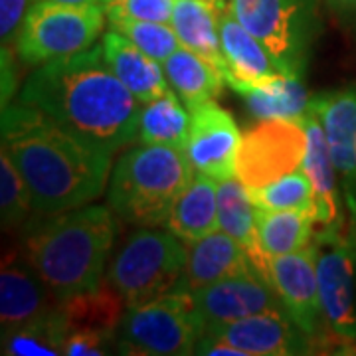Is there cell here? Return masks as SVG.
<instances>
[{"instance_id": "6da1fadb", "label": "cell", "mask_w": 356, "mask_h": 356, "mask_svg": "<svg viewBox=\"0 0 356 356\" xmlns=\"http://www.w3.org/2000/svg\"><path fill=\"white\" fill-rule=\"evenodd\" d=\"M18 102L111 154L139 133L143 103L111 72L103 44L38 65L24 81Z\"/></svg>"}, {"instance_id": "7a4b0ae2", "label": "cell", "mask_w": 356, "mask_h": 356, "mask_svg": "<svg viewBox=\"0 0 356 356\" xmlns=\"http://www.w3.org/2000/svg\"><path fill=\"white\" fill-rule=\"evenodd\" d=\"M2 151L26 180L36 216L60 214L99 198L113 156L22 102L2 109Z\"/></svg>"}, {"instance_id": "3957f363", "label": "cell", "mask_w": 356, "mask_h": 356, "mask_svg": "<svg viewBox=\"0 0 356 356\" xmlns=\"http://www.w3.org/2000/svg\"><path fill=\"white\" fill-rule=\"evenodd\" d=\"M117 229L113 210L97 204L40 216L26 226L22 255L62 301L102 287Z\"/></svg>"}, {"instance_id": "277c9868", "label": "cell", "mask_w": 356, "mask_h": 356, "mask_svg": "<svg viewBox=\"0 0 356 356\" xmlns=\"http://www.w3.org/2000/svg\"><path fill=\"white\" fill-rule=\"evenodd\" d=\"M194 175L196 170L184 149L140 143L113 168L107 204L125 224L139 228L165 226Z\"/></svg>"}, {"instance_id": "5b68a950", "label": "cell", "mask_w": 356, "mask_h": 356, "mask_svg": "<svg viewBox=\"0 0 356 356\" xmlns=\"http://www.w3.org/2000/svg\"><path fill=\"white\" fill-rule=\"evenodd\" d=\"M188 243L170 229L140 228L133 232L107 267L105 281L127 307L163 297L182 280Z\"/></svg>"}, {"instance_id": "8992f818", "label": "cell", "mask_w": 356, "mask_h": 356, "mask_svg": "<svg viewBox=\"0 0 356 356\" xmlns=\"http://www.w3.org/2000/svg\"><path fill=\"white\" fill-rule=\"evenodd\" d=\"M321 0H228V10L264 44L281 74L303 77L321 34Z\"/></svg>"}, {"instance_id": "52a82bcc", "label": "cell", "mask_w": 356, "mask_h": 356, "mask_svg": "<svg viewBox=\"0 0 356 356\" xmlns=\"http://www.w3.org/2000/svg\"><path fill=\"white\" fill-rule=\"evenodd\" d=\"M202 334L204 323L192 295L172 289L154 301L125 309L117 327V350L121 355H194Z\"/></svg>"}, {"instance_id": "ba28073f", "label": "cell", "mask_w": 356, "mask_h": 356, "mask_svg": "<svg viewBox=\"0 0 356 356\" xmlns=\"http://www.w3.org/2000/svg\"><path fill=\"white\" fill-rule=\"evenodd\" d=\"M105 4H64L38 0L24 18L14 50L26 65H42L51 60L88 50L102 36Z\"/></svg>"}, {"instance_id": "9c48e42d", "label": "cell", "mask_w": 356, "mask_h": 356, "mask_svg": "<svg viewBox=\"0 0 356 356\" xmlns=\"http://www.w3.org/2000/svg\"><path fill=\"white\" fill-rule=\"evenodd\" d=\"M323 327L339 343H356V218L315 234Z\"/></svg>"}, {"instance_id": "30bf717a", "label": "cell", "mask_w": 356, "mask_h": 356, "mask_svg": "<svg viewBox=\"0 0 356 356\" xmlns=\"http://www.w3.org/2000/svg\"><path fill=\"white\" fill-rule=\"evenodd\" d=\"M307 135L301 119H261L245 131L236 159V177L257 188L301 168Z\"/></svg>"}, {"instance_id": "8fae6325", "label": "cell", "mask_w": 356, "mask_h": 356, "mask_svg": "<svg viewBox=\"0 0 356 356\" xmlns=\"http://www.w3.org/2000/svg\"><path fill=\"white\" fill-rule=\"evenodd\" d=\"M264 275L280 297L291 321L309 334L317 337L323 325L317 281V245L315 240L305 250L267 257Z\"/></svg>"}, {"instance_id": "7c38bea8", "label": "cell", "mask_w": 356, "mask_h": 356, "mask_svg": "<svg viewBox=\"0 0 356 356\" xmlns=\"http://www.w3.org/2000/svg\"><path fill=\"white\" fill-rule=\"evenodd\" d=\"M191 295L204 329L257 313L285 311L273 285L255 266L238 275L196 289Z\"/></svg>"}, {"instance_id": "4fadbf2b", "label": "cell", "mask_w": 356, "mask_h": 356, "mask_svg": "<svg viewBox=\"0 0 356 356\" xmlns=\"http://www.w3.org/2000/svg\"><path fill=\"white\" fill-rule=\"evenodd\" d=\"M242 145V133L234 117L214 99L191 111V137L186 154L196 172L222 182L236 177V159Z\"/></svg>"}, {"instance_id": "5bb4252c", "label": "cell", "mask_w": 356, "mask_h": 356, "mask_svg": "<svg viewBox=\"0 0 356 356\" xmlns=\"http://www.w3.org/2000/svg\"><path fill=\"white\" fill-rule=\"evenodd\" d=\"M206 337L232 344L243 356H289L311 353V337L285 311H267L204 329Z\"/></svg>"}, {"instance_id": "9a60e30c", "label": "cell", "mask_w": 356, "mask_h": 356, "mask_svg": "<svg viewBox=\"0 0 356 356\" xmlns=\"http://www.w3.org/2000/svg\"><path fill=\"white\" fill-rule=\"evenodd\" d=\"M58 299L48 291L22 254L4 255L0 271V325L2 337L50 313Z\"/></svg>"}, {"instance_id": "2e32d148", "label": "cell", "mask_w": 356, "mask_h": 356, "mask_svg": "<svg viewBox=\"0 0 356 356\" xmlns=\"http://www.w3.org/2000/svg\"><path fill=\"white\" fill-rule=\"evenodd\" d=\"M218 28L226 60V83L238 95L285 76L273 64L264 44L248 28H243L228 8L218 16Z\"/></svg>"}, {"instance_id": "e0dca14e", "label": "cell", "mask_w": 356, "mask_h": 356, "mask_svg": "<svg viewBox=\"0 0 356 356\" xmlns=\"http://www.w3.org/2000/svg\"><path fill=\"white\" fill-rule=\"evenodd\" d=\"M301 123L305 127L307 135V151L301 168L313 186L317 226L321 228L339 226L343 224V204H341V194H339V184H337L339 172L332 163L325 129L318 115L311 107L301 117Z\"/></svg>"}, {"instance_id": "ac0fdd59", "label": "cell", "mask_w": 356, "mask_h": 356, "mask_svg": "<svg viewBox=\"0 0 356 356\" xmlns=\"http://www.w3.org/2000/svg\"><path fill=\"white\" fill-rule=\"evenodd\" d=\"M309 107L323 123L339 177L356 186V83L321 93Z\"/></svg>"}, {"instance_id": "d6986e66", "label": "cell", "mask_w": 356, "mask_h": 356, "mask_svg": "<svg viewBox=\"0 0 356 356\" xmlns=\"http://www.w3.org/2000/svg\"><path fill=\"white\" fill-rule=\"evenodd\" d=\"M254 266L248 252L229 234L216 229L188 243V259L177 289L196 291L216 281L238 275Z\"/></svg>"}, {"instance_id": "ffe728a7", "label": "cell", "mask_w": 356, "mask_h": 356, "mask_svg": "<svg viewBox=\"0 0 356 356\" xmlns=\"http://www.w3.org/2000/svg\"><path fill=\"white\" fill-rule=\"evenodd\" d=\"M103 54L115 76L119 77L127 89L143 105L159 99L168 91V79L161 62L143 51L123 34L109 28L103 34Z\"/></svg>"}, {"instance_id": "44dd1931", "label": "cell", "mask_w": 356, "mask_h": 356, "mask_svg": "<svg viewBox=\"0 0 356 356\" xmlns=\"http://www.w3.org/2000/svg\"><path fill=\"white\" fill-rule=\"evenodd\" d=\"M220 13L222 10L212 0H175L170 24L180 40V46L210 62L226 79V60L218 28Z\"/></svg>"}, {"instance_id": "7402d4cb", "label": "cell", "mask_w": 356, "mask_h": 356, "mask_svg": "<svg viewBox=\"0 0 356 356\" xmlns=\"http://www.w3.org/2000/svg\"><path fill=\"white\" fill-rule=\"evenodd\" d=\"M165 226L186 243L198 242L220 229L218 180L196 172L188 188L178 196Z\"/></svg>"}, {"instance_id": "603a6c76", "label": "cell", "mask_w": 356, "mask_h": 356, "mask_svg": "<svg viewBox=\"0 0 356 356\" xmlns=\"http://www.w3.org/2000/svg\"><path fill=\"white\" fill-rule=\"evenodd\" d=\"M218 222L220 229L240 243L252 264L264 273L267 257L257 245V206L238 177L218 182Z\"/></svg>"}, {"instance_id": "cb8c5ba5", "label": "cell", "mask_w": 356, "mask_h": 356, "mask_svg": "<svg viewBox=\"0 0 356 356\" xmlns=\"http://www.w3.org/2000/svg\"><path fill=\"white\" fill-rule=\"evenodd\" d=\"M315 210H259L257 245L266 257L305 250L315 240Z\"/></svg>"}, {"instance_id": "d4e9b609", "label": "cell", "mask_w": 356, "mask_h": 356, "mask_svg": "<svg viewBox=\"0 0 356 356\" xmlns=\"http://www.w3.org/2000/svg\"><path fill=\"white\" fill-rule=\"evenodd\" d=\"M165 74L170 88L186 103L188 111L222 93L226 79L210 62L180 46L166 62Z\"/></svg>"}, {"instance_id": "484cf974", "label": "cell", "mask_w": 356, "mask_h": 356, "mask_svg": "<svg viewBox=\"0 0 356 356\" xmlns=\"http://www.w3.org/2000/svg\"><path fill=\"white\" fill-rule=\"evenodd\" d=\"M60 313L67 325V334L74 331H113L127 309L121 295L105 281L99 289L79 293L58 301Z\"/></svg>"}, {"instance_id": "4316f807", "label": "cell", "mask_w": 356, "mask_h": 356, "mask_svg": "<svg viewBox=\"0 0 356 356\" xmlns=\"http://www.w3.org/2000/svg\"><path fill=\"white\" fill-rule=\"evenodd\" d=\"M175 89L147 103L140 111L137 139L145 145H166L186 149L191 137V113L184 109Z\"/></svg>"}, {"instance_id": "83f0119b", "label": "cell", "mask_w": 356, "mask_h": 356, "mask_svg": "<svg viewBox=\"0 0 356 356\" xmlns=\"http://www.w3.org/2000/svg\"><path fill=\"white\" fill-rule=\"evenodd\" d=\"M250 113L261 119H301L309 111V93L301 77L281 76L261 88L240 93Z\"/></svg>"}, {"instance_id": "f1b7e54d", "label": "cell", "mask_w": 356, "mask_h": 356, "mask_svg": "<svg viewBox=\"0 0 356 356\" xmlns=\"http://www.w3.org/2000/svg\"><path fill=\"white\" fill-rule=\"evenodd\" d=\"M67 325L58 303L50 313L2 337V355L10 356H58L64 355Z\"/></svg>"}, {"instance_id": "f546056e", "label": "cell", "mask_w": 356, "mask_h": 356, "mask_svg": "<svg viewBox=\"0 0 356 356\" xmlns=\"http://www.w3.org/2000/svg\"><path fill=\"white\" fill-rule=\"evenodd\" d=\"M248 191L259 210H315L313 186L303 168Z\"/></svg>"}, {"instance_id": "4dcf8cb0", "label": "cell", "mask_w": 356, "mask_h": 356, "mask_svg": "<svg viewBox=\"0 0 356 356\" xmlns=\"http://www.w3.org/2000/svg\"><path fill=\"white\" fill-rule=\"evenodd\" d=\"M34 212L28 184L6 151L0 149V220L4 228L24 226Z\"/></svg>"}, {"instance_id": "1f68e13d", "label": "cell", "mask_w": 356, "mask_h": 356, "mask_svg": "<svg viewBox=\"0 0 356 356\" xmlns=\"http://www.w3.org/2000/svg\"><path fill=\"white\" fill-rule=\"evenodd\" d=\"M109 28L123 34L140 50L153 56L156 62H166L180 48V40L172 24L165 22H145V20H109Z\"/></svg>"}, {"instance_id": "d6a6232c", "label": "cell", "mask_w": 356, "mask_h": 356, "mask_svg": "<svg viewBox=\"0 0 356 356\" xmlns=\"http://www.w3.org/2000/svg\"><path fill=\"white\" fill-rule=\"evenodd\" d=\"M175 0H109L105 4L107 20H145L170 24Z\"/></svg>"}, {"instance_id": "836d02e7", "label": "cell", "mask_w": 356, "mask_h": 356, "mask_svg": "<svg viewBox=\"0 0 356 356\" xmlns=\"http://www.w3.org/2000/svg\"><path fill=\"white\" fill-rule=\"evenodd\" d=\"M117 348V332L113 331H74L64 343L65 356H102Z\"/></svg>"}, {"instance_id": "e575fe53", "label": "cell", "mask_w": 356, "mask_h": 356, "mask_svg": "<svg viewBox=\"0 0 356 356\" xmlns=\"http://www.w3.org/2000/svg\"><path fill=\"white\" fill-rule=\"evenodd\" d=\"M38 0H0V40L2 48H14L24 18Z\"/></svg>"}, {"instance_id": "d590c367", "label": "cell", "mask_w": 356, "mask_h": 356, "mask_svg": "<svg viewBox=\"0 0 356 356\" xmlns=\"http://www.w3.org/2000/svg\"><path fill=\"white\" fill-rule=\"evenodd\" d=\"M327 10L356 36V0H321Z\"/></svg>"}, {"instance_id": "8d00e7d4", "label": "cell", "mask_w": 356, "mask_h": 356, "mask_svg": "<svg viewBox=\"0 0 356 356\" xmlns=\"http://www.w3.org/2000/svg\"><path fill=\"white\" fill-rule=\"evenodd\" d=\"M51 2H64V4H105V0H51Z\"/></svg>"}, {"instance_id": "74e56055", "label": "cell", "mask_w": 356, "mask_h": 356, "mask_svg": "<svg viewBox=\"0 0 356 356\" xmlns=\"http://www.w3.org/2000/svg\"><path fill=\"white\" fill-rule=\"evenodd\" d=\"M107 2H109V0H105V4H107Z\"/></svg>"}]
</instances>
